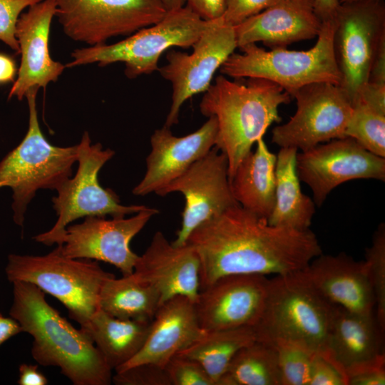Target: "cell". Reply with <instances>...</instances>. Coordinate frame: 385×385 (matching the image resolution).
Returning a JSON list of instances; mask_svg holds the SVG:
<instances>
[{"instance_id": "5bb4252c", "label": "cell", "mask_w": 385, "mask_h": 385, "mask_svg": "<svg viewBox=\"0 0 385 385\" xmlns=\"http://www.w3.org/2000/svg\"><path fill=\"white\" fill-rule=\"evenodd\" d=\"M177 192L184 195L185 202L180 228L172 242L176 246L185 245L202 222L239 205L231 190L227 159L216 147L155 194Z\"/></svg>"}, {"instance_id": "1f68e13d", "label": "cell", "mask_w": 385, "mask_h": 385, "mask_svg": "<svg viewBox=\"0 0 385 385\" xmlns=\"http://www.w3.org/2000/svg\"><path fill=\"white\" fill-rule=\"evenodd\" d=\"M268 344L274 346L277 353L282 385H309L317 353L288 341L277 340Z\"/></svg>"}, {"instance_id": "4316f807", "label": "cell", "mask_w": 385, "mask_h": 385, "mask_svg": "<svg viewBox=\"0 0 385 385\" xmlns=\"http://www.w3.org/2000/svg\"><path fill=\"white\" fill-rule=\"evenodd\" d=\"M151 322L119 319L99 308L81 329L91 337L109 367L115 371L142 349Z\"/></svg>"}, {"instance_id": "8d00e7d4", "label": "cell", "mask_w": 385, "mask_h": 385, "mask_svg": "<svg viewBox=\"0 0 385 385\" xmlns=\"http://www.w3.org/2000/svg\"><path fill=\"white\" fill-rule=\"evenodd\" d=\"M277 0H225L224 21L235 26L267 9Z\"/></svg>"}, {"instance_id": "d590c367", "label": "cell", "mask_w": 385, "mask_h": 385, "mask_svg": "<svg viewBox=\"0 0 385 385\" xmlns=\"http://www.w3.org/2000/svg\"><path fill=\"white\" fill-rule=\"evenodd\" d=\"M43 0H0V41L19 53L16 26L22 11Z\"/></svg>"}, {"instance_id": "ffe728a7", "label": "cell", "mask_w": 385, "mask_h": 385, "mask_svg": "<svg viewBox=\"0 0 385 385\" xmlns=\"http://www.w3.org/2000/svg\"><path fill=\"white\" fill-rule=\"evenodd\" d=\"M200 259L192 246L174 245L158 231L138 255L133 274L157 291L162 304L179 295L195 303L200 290Z\"/></svg>"}, {"instance_id": "681fc988", "label": "cell", "mask_w": 385, "mask_h": 385, "mask_svg": "<svg viewBox=\"0 0 385 385\" xmlns=\"http://www.w3.org/2000/svg\"><path fill=\"white\" fill-rule=\"evenodd\" d=\"M3 316L0 314V319Z\"/></svg>"}, {"instance_id": "83f0119b", "label": "cell", "mask_w": 385, "mask_h": 385, "mask_svg": "<svg viewBox=\"0 0 385 385\" xmlns=\"http://www.w3.org/2000/svg\"><path fill=\"white\" fill-rule=\"evenodd\" d=\"M99 307L122 319L152 320L160 306L157 291L132 273L104 282L99 294Z\"/></svg>"}, {"instance_id": "e0dca14e", "label": "cell", "mask_w": 385, "mask_h": 385, "mask_svg": "<svg viewBox=\"0 0 385 385\" xmlns=\"http://www.w3.org/2000/svg\"><path fill=\"white\" fill-rule=\"evenodd\" d=\"M269 278L262 274L222 277L200 290L195 302L198 322L205 332L253 327L263 312Z\"/></svg>"}, {"instance_id": "f1b7e54d", "label": "cell", "mask_w": 385, "mask_h": 385, "mask_svg": "<svg viewBox=\"0 0 385 385\" xmlns=\"http://www.w3.org/2000/svg\"><path fill=\"white\" fill-rule=\"evenodd\" d=\"M255 341L256 335L252 327L209 331L177 354L197 361L215 385H218L236 353Z\"/></svg>"}, {"instance_id": "ee69618b", "label": "cell", "mask_w": 385, "mask_h": 385, "mask_svg": "<svg viewBox=\"0 0 385 385\" xmlns=\"http://www.w3.org/2000/svg\"><path fill=\"white\" fill-rule=\"evenodd\" d=\"M339 6V0H314L315 11L322 22L333 20Z\"/></svg>"}, {"instance_id": "9a60e30c", "label": "cell", "mask_w": 385, "mask_h": 385, "mask_svg": "<svg viewBox=\"0 0 385 385\" xmlns=\"http://www.w3.org/2000/svg\"><path fill=\"white\" fill-rule=\"evenodd\" d=\"M300 181L309 186L315 205L320 207L332 190L356 179L385 180V158L374 155L351 138L319 144L297 153Z\"/></svg>"}, {"instance_id": "d6a6232c", "label": "cell", "mask_w": 385, "mask_h": 385, "mask_svg": "<svg viewBox=\"0 0 385 385\" xmlns=\"http://www.w3.org/2000/svg\"><path fill=\"white\" fill-rule=\"evenodd\" d=\"M366 262L374 298L376 319L385 331V226L380 224L371 245L366 250Z\"/></svg>"}, {"instance_id": "4fadbf2b", "label": "cell", "mask_w": 385, "mask_h": 385, "mask_svg": "<svg viewBox=\"0 0 385 385\" xmlns=\"http://www.w3.org/2000/svg\"><path fill=\"white\" fill-rule=\"evenodd\" d=\"M292 96L296 100L297 110L287 123L274 128L272 143L280 148L305 151L346 137L353 106L339 85L314 83L301 88Z\"/></svg>"}, {"instance_id": "d6986e66", "label": "cell", "mask_w": 385, "mask_h": 385, "mask_svg": "<svg viewBox=\"0 0 385 385\" xmlns=\"http://www.w3.org/2000/svg\"><path fill=\"white\" fill-rule=\"evenodd\" d=\"M217 132V120L212 116L193 133L181 137L165 125L155 130L150 137L145 173L133 194L155 193L181 175L215 146Z\"/></svg>"}, {"instance_id": "44dd1931", "label": "cell", "mask_w": 385, "mask_h": 385, "mask_svg": "<svg viewBox=\"0 0 385 385\" xmlns=\"http://www.w3.org/2000/svg\"><path fill=\"white\" fill-rule=\"evenodd\" d=\"M384 331L375 314H359L335 306L323 355L346 379L364 369L385 365Z\"/></svg>"}, {"instance_id": "d4e9b609", "label": "cell", "mask_w": 385, "mask_h": 385, "mask_svg": "<svg viewBox=\"0 0 385 385\" xmlns=\"http://www.w3.org/2000/svg\"><path fill=\"white\" fill-rule=\"evenodd\" d=\"M230 179L235 200L245 209L266 218L274 204L277 155L272 153L263 138L257 141Z\"/></svg>"}, {"instance_id": "5b68a950", "label": "cell", "mask_w": 385, "mask_h": 385, "mask_svg": "<svg viewBox=\"0 0 385 385\" xmlns=\"http://www.w3.org/2000/svg\"><path fill=\"white\" fill-rule=\"evenodd\" d=\"M38 88L26 95L29 128L21 142L0 161V188L12 190L14 222L22 227L28 205L38 190H55L72 176L78 159V144L59 147L51 144L41 132L36 108Z\"/></svg>"}, {"instance_id": "8992f818", "label": "cell", "mask_w": 385, "mask_h": 385, "mask_svg": "<svg viewBox=\"0 0 385 385\" xmlns=\"http://www.w3.org/2000/svg\"><path fill=\"white\" fill-rule=\"evenodd\" d=\"M334 19L322 22L315 45L306 51L275 48L265 50L257 43L233 53L220 68V73L235 79L261 78L274 83L291 96L301 88L314 83L339 85L341 76L334 51Z\"/></svg>"}, {"instance_id": "ab89813d", "label": "cell", "mask_w": 385, "mask_h": 385, "mask_svg": "<svg viewBox=\"0 0 385 385\" xmlns=\"http://www.w3.org/2000/svg\"><path fill=\"white\" fill-rule=\"evenodd\" d=\"M385 365L364 369L347 379V385H384Z\"/></svg>"}, {"instance_id": "7bdbcfd3", "label": "cell", "mask_w": 385, "mask_h": 385, "mask_svg": "<svg viewBox=\"0 0 385 385\" xmlns=\"http://www.w3.org/2000/svg\"><path fill=\"white\" fill-rule=\"evenodd\" d=\"M368 81L385 84V43L381 45L376 54Z\"/></svg>"}, {"instance_id": "836d02e7", "label": "cell", "mask_w": 385, "mask_h": 385, "mask_svg": "<svg viewBox=\"0 0 385 385\" xmlns=\"http://www.w3.org/2000/svg\"><path fill=\"white\" fill-rule=\"evenodd\" d=\"M164 367L171 385H215L200 364L183 355H175Z\"/></svg>"}, {"instance_id": "cb8c5ba5", "label": "cell", "mask_w": 385, "mask_h": 385, "mask_svg": "<svg viewBox=\"0 0 385 385\" xmlns=\"http://www.w3.org/2000/svg\"><path fill=\"white\" fill-rule=\"evenodd\" d=\"M205 333L198 322L194 302L186 297L175 296L159 307L140 351L115 371L141 363L164 367L172 357Z\"/></svg>"}, {"instance_id": "52a82bcc", "label": "cell", "mask_w": 385, "mask_h": 385, "mask_svg": "<svg viewBox=\"0 0 385 385\" xmlns=\"http://www.w3.org/2000/svg\"><path fill=\"white\" fill-rule=\"evenodd\" d=\"M5 272L9 282L31 283L56 298L81 329L87 327L100 308L103 284L115 276L103 270L96 260L64 256L59 246L41 256L11 254Z\"/></svg>"}, {"instance_id": "3957f363", "label": "cell", "mask_w": 385, "mask_h": 385, "mask_svg": "<svg viewBox=\"0 0 385 385\" xmlns=\"http://www.w3.org/2000/svg\"><path fill=\"white\" fill-rule=\"evenodd\" d=\"M290 100L288 93L270 81L248 78L241 83L224 75L204 93L200 110L217 120L215 147L227 159L229 179L268 128L281 121L279 107Z\"/></svg>"}, {"instance_id": "ba28073f", "label": "cell", "mask_w": 385, "mask_h": 385, "mask_svg": "<svg viewBox=\"0 0 385 385\" xmlns=\"http://www.w3.org/2000/svg\"><path fill=\"white\" fill-rule=\"evenodd\" d=\"M203 19L187 4L167 11L158 22L142 28L115 43H102L75 49L66 66L74 67L93 63L106 66L125 64L128 78H136L158 71L162 54L173 47H192L205 28Z\"/></svg>"}, {"instance_id": "7c38bea8", "label": "cell", "mask_w": 385, "mask_h": 385, "mask_svg": "<svg viewBox=\"0 0 385 385\" xmlns=\"http://www.w3.org/2000/svg\"><path fill=\"white\" fill-rule=\"evenodd\" d=\"M192 47L191 53L170 50L166 64L158 69L172 85V103L164 125L168 128L178 123L186 101L208 89L215 72L237 48L235 28L222 16L208 20Z\"/></svg>"}, {"instance_id": "e575fe53", "label": "cell", "mask_w": 385, "mask_h": 385, "mask_svg": "<svg viewBox=\"0 0 385 385\" xmlns=\"http://www.w3.org/2000/svg\"><path fill=\"white\" fill-rule=\"evenodd\" d=\"M112 382L117 385H171L165 367L151 363H141L115 371Z\"/></svg>"}, {"instance_id": "4dcf8cb0", "label": "cell", "mask_w": 385, "mask_h": 385, "mask_svg": "<svg viewBox=\"0 0 385 385\" xmlns=\"http://www.w3.org/2000/svg\"><path fill=\"white\" fill-rule=\"evenodd\" d=\"M345 136L369 152L385 158V113L356 101L353 104Z\"/></svg>"}, {"instance_id": "b9f144b4", "label": "cell", "mask_w": 385, "mask_h": 385, "mask_svg": "<svg viewBox=\"0 0 385 385\" xmlns=\"http://www.w3.org/2000/svg\"><path fill=\"white\" fill-rule=\"evenodd\" d=\"M19 385H46V377L38 371V365L22 364L19 366Z\"/></svg>"}, {"instance_id": "484cf974", "label": "cell", "mask_w": 385, "mask_h": 385, "mask_svg": "<svg viewBox=\"0 0 385 385\" xmlns=\"http://www.w3.org/2000/svg\"><path fill=\"white\" fill-rule=\"evenodd\" d=\"M297 151L294 148H281L277 155L274 204L267 222L304 231L309 229L315 203L301 190L296 168Z\"/></svg>"}, {"instance_id": "9c48e42d", "label": "cell", "mask_w": 385, "mask_h": 385, "mask_svg": "<svg viewBox=\"0 0 385 385\" xmlns=\"http://www.w3.org/2000/svg\"><path fill=\"white\" fill-rule=\"evenodd\" d=\"M115 152L103 149L100 143L91 144L89 133L85 131L78 144V168L76 175L59 186L56 196L52 198L53 207L58 217L54 225L34 239L51 246L62 245L66 229L74 220L86 217H112L134 215L147 207L145 205H123L118 196L111 189L103 188L98 175Z\"/></svg>"}, {"instance_id": "6da1fadb", "label": "cell", "mask_w": 385, "mask_h": 385, "mask_svg": "<svg viewBox=\"0 0 385 385\" xmlns=\"http://www.w3.org/2000/svg\"><path fill=\"white\" fill-rule=\"evenodd\" d=\"M185 243L200 259V289L227 275L297 272L322 253L309 229L270 225L266 218L240 205L198 225Z\"/></svg>"}, {"instance_id": "7a4b0ae2", "label": "cell", "mask_w": 385, "mask_h": 385, "mask_svg": "<svg viewBox=\"0 0 385 385\" xmlns=\"http://www.w3.org/2000/svg\"><path fill=\"white\" fill-rule=\"evenodd\" d=\"M12 284L9 314L22 332L33 337L31 355L35 361L58 367L74 385H109L112 369L91 337L61 317L38 287L22 281Z\"/></svg>"}, {"instance_id": "603a6c76", "label": "cell", "mask_w": 385, "mask_h": 385, "mask_svg": "<svg viewBox=\"0 0 385 385\" xmlns=\"http://www.w3.org/2000/svg\"><path fill=\"white\" fill-rule=\"evenodd\" d=\"M302 271L332 304L359 314H374V294L365 261H356L343 252L322 253Z\"/></svg>"}, {"instance_id": "2e32d148", "label": "cell", "mask_w": 385, "mask_h": 385, "mask_svg": "<svg viewBox=\"0 0 385 385\" xmlns=\"http://www.w3.org/2000/svg\"><path fill=\"white\" fill-rule=\"evenodd\" d=\"M158 212L147 207L128 218L86 217L81 223L67 226L61 252L70 258L107 262L123 276L131 274L138 255L131 250L130 241Z\"/></svg>"}, {"instance_id": "277c9868", "label": "cell", "mask_w": 385, "mask_h": 385, "mask_svg": "<svg viewBox=\"0 0 385 385\" xmlns=\"http://www.w3.org/2000/svg\"><path fill=\"white\" fill-rule=\"evenodd\" d=\"M335 306L302 270L275 275L269 279L265 305L253 327L256 340L292 342L323 356Z\"/></svg>"}, {"instance_id": "ac0fdd59", "label": "cell", "mask_w": 385, "mask_h": 385, "mask_svg": "<svg viewBox=\"0 0 385 385\" xmlns=\"http://www.w3.org/2000/svg\"><path fill=\"white\" fill-rule=\"evenodd\" d=\"M53 0H43L21 14L16 26V38L21 56L18 76L8 98L21 101L32 88H46L55 82L66 66L52 59L49 52V34L56 16Z\"/></svg>"}, {"instance_id": "7dc6e473", "label": "cell", "mask_w": 385, "mask_h": 385, "mask_svg": "<svg viewBox=\"0 0 385 385\" xmlns=\"http://www.w3.org/2000/svg\"><path fill=\"white\" fill-rule=\"evenodd\" d=\"M167 11L178 9L186 5V0H160Z\"/></svg>"}, {"instance_id": "bcb514c9", "label": "cell", "mask_w": 385, "mask_h": 385, "mask_svg": "<svg viewBox=\"0 0 385 385\" xmlns=\"http://www.w3.org/2000/svg\"><path fill=\"white\" fill-rule=\"evenodd\" d=\"M16 71L14 61L9 56L0 53V83L13 81Z\"/></svg>"}, {"instance_id": "74e56055", "label": "cell", "mask_w": 385, "mask_h": 385, "mask_svg": "<svg viewBox=\"0 0 385 385\" xmlns=\"http://www.w3.org/2000/svg\"><path fill=\"white\" fill-rule=\"evenodd\" d=\"M309 385H346L337 368L319 354L313 359Z\"/></svg>"}, {"instance_id": "7402d4cb", "label": "cell", "mask_w": 385, "mask_h": 385, "mask_svg": "<svg viewBox=\"0 0 385 385\" xmlns=\"http://www.w3.org/2000/svg\"><path fill=\"white\" fill-rule=\"evenodd\" d=\"M322 26L314 0H277L234 28L237 48L262 42L275 48L315 38Z\"/></svg>"}, {"instance_id": "f6af8a7d", "label": "cell", "mask_w": 385, "mask_h": 385, "mask_svg": "<svg viewBox=\"0 0 385 385\" xmlns=\"http://www.w3.org/2000/svg\"><path fill=\"white\" fill-rule=\"evenodd\" d=\"M21 332V326L15 319L2 317L0 319V346Z\"/></svg>"}, {"instance_id": "f546056e", "label": "cell", "mask_w": 385, "mask_h": 385, "mask_svg": "<svg viewBox=\"0 0 385 385\" xmlns=\"http://www.w3.org/2000/svg\"><path fill=\"white\" fill-rule=\"evenodd\" d=\"M218 385H282L275 349L257 340L242 347L232 358Z\"/></svg>"}, {"instance_id": "8fae6325", "label": "cell", "mask_w": 385, "mask_h": 385, "mask_svg": "<svg viewBox=\"0 0 385 385\" xmlns=\"http://www.w3.org/2000/svg\"><path fill=\"white\" fill-rule=\"evenodd\" d=\"M65 34L89 46L130 35L167 13L160 0H53Z\"/></svg>"}, {"instance_id": "60d3db41", "label": "cell", "mask_w": 385, "mask_h": 385, "mask_svg": "<svg viewBox=\"0 0 385 385\" xmlns=\"http://www.w3.org/2000/svg\"><path fill=\"white\" fill-rule=\"evenodd\" d=\"M187 5L205 20L222 16L225 0H186Z\"/></svg>"}, {"instance_id": "f35d334b", "label": "cell", "mask_w": 385, "mask_h": 385, "mask_svg": "<svg viewBox=\"0 0 385 385\" xmlns=\"http://www.w3.org/2000/svg\"><path fill=\"white\" fill-rule=\"evenodd\" d=\"M356 101H361L374 109L385 113V84L368 81Z\"/></svg>"}, {"instance_id": "c3c4849f", "label": "cell", "mask_w": 385, "mask_h": 385, "mask_svg": "<svg viewBox=\"0 0 385 385\" xmlns=\"http://www.w3.org/2000/svg\"><path fill=\"white\" fill-rule=\"evenodd\" d=\"M359 1V0H339L340 4L345 3V2H349V1Z\"/></svg>"}, {"instance_id": "30bf717a", "label": "cell", "mask_w": 385, "mask_h": 385, "mask_svg": "<svg viewBox=\"0 0 385 385\" xmlns=\"http://www.w3.org/2000/svg\"><path fill=\"white\" fill-rule=\"evenodd\" d=\"M334 22V51L341 76L339 86L353 106L368 82L374 61L385 43L383 0L340 4Z\"/></svg>"}]
</instances>
